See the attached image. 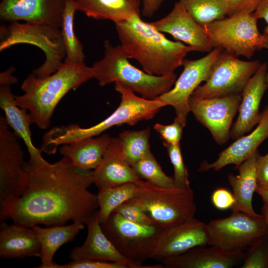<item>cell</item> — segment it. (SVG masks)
I'll return each instance as SVG.
<instances>
[{
  "label": "cell",
  "mask_w": 268,
  "mask_h": 268,
  "mask_svg": "<svg viewBox=\"0 0 268 268\" xmlns=\"http://www.w3.org/2000/svg\"><path fill=\"white\" fill-rule=\"evenodd\" d=\"M26 187L21 196L0 204V221L11 219L31 228L64 225L69 221L85 225L99 208L97 194L88 189L93 171L75 166L67 157L51 163L42 157L24 161Z\"/></svg>",
  "instance_id": "obj_1"
},
{
  "label": "cell",
  "mask_w": 268,
  "mask_h": 268,
  "mask_svg": "<svg viewBox=\"0 0 268 268\" xmlns=\"http://www.w3.org/2000/svg\"><path fill=\"white\" fill-rule=\"evenodd\" d=\"M115 24L121 45L129 59L136 60L148 74H173L187 55L195 51L181 42L169 40L140 15H134Z\"/></svg>",
  "instance_id": "obj_2"
},
{
  "label": "cell",
  "mask_w": 268,
  "mask_h": 268,
  "mask_svg": "<svg viewBox=\"0 0 268 268\" xmlns=\"http://www.w3.org/2000/svg\"><path fill=\"white\" fill-rule=\"evenodd\" d=\"M93 78L92 67L84 63L64 62L54 73L39 77L33 72L23 81L24 93L15 96L17 105L29 111L32 124L41 129L48 128L53 112L63 97Z\"/></svg>",
  "instance_id": "obj_3"
},
{
  "label": "cell",
  "mask_w": 268,
  "mask_h": 268,
  "mask_svg": "<svg viewBox=\"0 0 268 268\" xmlns=\"http://www.w3.org/2000/svg\"><path fill=\"white\" fill-rule=\"evenodd\" d=\"M115 89L121 95V100L118 108L108 117L86 128L76 124L54 127L46 133L48 145L56 150L63 144L97 136L113 126L123 124L133 126L141 121L152 119L161 108L166 106L159 97L153 99L140 97L119 83H115Z\"/></svg>",
  "instance_id": "obj_4"
},
{
  "label": "cell",
  "mask_w": 268,
  "mask_h": 268,
  "mask_svg": "<svg viewBox=\"0 0 268 268\" xmlns=\"http://www.w3.org/2000/svg\"><path fill=\"white\" fill-rule=\"evenodd\" d=\"M102 59L92 67L93 78L103 86L112 83H119L130 88L142 97L155 99L170 90L173 86L177 75H151L135 67L129 61V57L121 44L113 46L109 40L104 42Z\"/></svg>",
  "instance_id": "obj_5"
},
{
  "label": "cell",
  "mask_w": 268,
  "mask_h": 268,
  "mask_svg": "<svg viewBox=\"0 0 268 268\" xmlns=\"http://www.w3.org/2000/svg\"><path fill=\"white\" fill-rule=\"evenodd\" d=\"M136 183V194L130 200L142 207L156 225L166 228L195 217L197 206L191 188L159 187L141 179Z\"/></svg>",
  "instance_id": "obj_6"
},
{
  "label": "cell",
  "mask_w": 268,
  "mask_h": 268,
  "mask_svg": "<svg viewBox=\"0 0 268 268\" xmlns=\"http://www.w3.org/2000/svg\"><path fill=\"white\" fill-rule=\"evenodd\" d=\"M100 225L118 251L137 268H164L161 263L142 264L144 261L152 259L164 228L130 221L115 211Z\"/></svg>",
  "instance_id": "obj_7"
},
{
  "label": "cell",
  "mask_w": 268,
  "mask_h": 268,
  "mask_svg": "<svg viewBox=\"0 0 268 268\" xmlns=\"http://www.w3.org/2000/svg\"><path fill=\"white\" fill-rule=\"evenodd\" d=\"M0 31L1 52L20 43L34 45L43 51L45 61L33 71L37 77L50 75L64 62L66 54L60 29L47 25L13 21L7 26L1 25Z\"/></svg>",
  "instance_id": "obj_8"
},
{
  "label": "cell",
  "mask_w": 268,
  "mask_h": 268,
  "mask_svg": "<svg viewBox=\"0 0 268 268\" xmlns=\"http://www.w3.org/2000/svg\"><path fill=\"white\" fill-rule=\"evenodd\" d=\"M254 12L228 15L203 27L209 35L213 48H220L236 56L251 58L262 49L263 34L258 27Z\"/></svg>",
  "instance_id": "obj_9"
},
{
  "label": "cell",
  "mask_w": 268,
  "mask_h": 268,
  "mask_svg": "<svg viewBox=\"0 0 268 268\" xmlns=\"http://www.w3.org/2000/svg\"><path fill=\"white\" fill-rule=\"evenodd\" d=\"M261 64L258 60H241L222 50L213 63L205 83L198 86L192 97L210 98L241 94Z\"/></svg>",
  "instance_id": "obj_10"
},
{
  "label": "cell",
  "mask_w": 268,
  "mask_h": 268,
  "mask_svg": "<svg viewBox=\"0 0 268 268\" xmlns=\"http://www.w3.org/2000/svg\"><path fill=\"white\" fill-rule=\"evenodd\" d=\"M207 225L209 245L229 253H243L258 238L268 232V224L262 214L254 216L241 211L212 220Z\"/></svg>",
  "instance_id": "obj_11"
},
{
  "label": "cell",
  "mask_w": 268,
  "mask_h": 268,
  "mask_svg": "<svg viewBox=\"0 0 268 268\" xmlns=\"http://www.w3.org/2000/svg\"><path fill=\"white\" fill-rule=\"evenodd\" d=\"M220 48H214L206 56L196 60L184 59L183 70L177 78L173 88L159 96L166 106H172L176 114V119L184 126L190 112L189 100L195 90L202 81H205L211 67L220 53Z\"/></svg>",
  "instance_id": "obj_12"
},
{
  "label": "cell",
  "mask_w": 268,
  "mask_h": 268,
  "mask_svg": "<svg viewBox=\"0 0 268 268\" xmlns=\"http://www.w3.org/2000/svg\"><path fill=\"white\" fill-rule=\"evenodd\" d=\"M0 115V204L19 197L27 181L22 168L23 152L17 135Z\"/></svg>",
  "instance_id": "obj_13"
},
{
  "label": "cell",
  "mask_w": 268,
  "mask_h": 268,
  "mask_svg": "<svg viewBox=\"0 0 268 268\" xmlns=\"http://www.w3.org/2000/svg\"><path fill=\"white\" fill-rule=\"evenodd\" d=\"M241 94L210 98L191 97L189 108L196 119L210 132L219 144L227 141L233 118L238 111Z\"/></svg>",
  "instance_id": "obj_14"
},
{
  "label": "cell",
  "mask_w": 268,
  "mask_h": 268,
  "mask_svg": "<svg viewBox=\"0 0 268 268\" xmlns=\"http://www.w3.org/2000/svg\"><path fill=\"white\" fill-rule=\"evenodd\" d=\"M207 224L195 217L164 228L152 259L163 260L198 247L209 245Z\"/></svg>",
  "instance_id": "obj_15"
},
{
  "label": "cell",
  "mask_w": 268,
  "mask_h": 268,
  "mask_svg": "<svg viewBox=\"0 0 268 268\" xmlns=\"http://www.w3.org/2000/svg\"><path fill=\"white\" fill-rule=\"evenodd\" d=\"M66 0H2L0 18L5 21L23 20L61 29Z\"/></svg>",
  "instance_id": "obj_16"
},
{
  "label": "cell",
  "mask_w": 268,
  "mask_h": 268,
  "mask_svg": "<svg viewBox=\"0 0 268 268\" xmlns=\"http://www.w3.org/2000/svg\"><path fill=\"white\" fill-rule=\"evenodd\" d=\"M150 23L160 32L170 34L175 39L194 48L195 51L210 52L213 49L204 27L193 18L179 1L175 3L165 16Z\"/></svg>",
  "instance_id": "obj_17"
},
{
  "label": "cell",
  "mask_w": 268,
  "mask_h": 268,
  "mask_svg": "<svg viewBox=\"0 0 268 268\" xmlns=\"http://www.w3.org/2000/svg\"><path fill=\"white\" fill-rule=\"evenodd\" d=\"M267 69V63L261 64L241 94L239 115L230 131V137L232 139L236 140L250 131L261 119L260 106L268 88L266 81Z\"/></svg>",
  "instance_id": "obj_18"
},
{
  "label": "cell",
  "mask_w": 268,
  "mask_h": 268,
  "mask_svg": "<svg viewBox=\"0 0 268 268\" xmlns=\"http://www.w3.org/2000/svg\"><path fill=\"white\" fill-rule=\"evenodd\" d=\"M139 179L124 155L120 138L111 137L101 163L93 170V184L100 190L135 183Z\"/></svg>",
  "instance_id": "obj_19"
},
{
  "label": "cell",
  "mask_w": 268,
  "mask_h": 268,
  "mask_svg": "<svg viewBox=\"0 0 268 268\" xmlns=\"http://www.w3.org/2000/svg\"><path fill=\"white\" fill-rule=\"evenodd\" d=\"M268 138V105L262 113L261 119L256 128L249 134L242 136L221 151L217 159L209 163L203 162L198 171L210 169L218 171L224 167L234 164L236 168L257 151L260 145Z\"/></svg>",
  "instance_id": "obj_20"
},
{
  "label": "cell",
  "mask_w": 268,
  "mask_h": 268,
  "mask_svg": "<svg viewBox=\"0 0 268 268\" xmlns=\"http://www.w3.org/2000/svg\"><path fill=\"white\" fill-rule=\"evenodd\" d=\"M85 225L88 229L86 240L81 246L71 251L70 259L118 262L127 264L130 268H137L118 251L105 235L99 221L98 210L93 214Z\"/></svg>",
  "instance_id": "obj_21"
},
{
  "label": "cell",
  "mask_w": 268,
  "mask_h": 268,
  "mask_svg": "<svg viewBox=\"0 0 268 268\" xmlns=\"http://www.w3.org/2000/svg\"><path fill=\"white\" fill-rule=\"evenodd\" d=\"M194 248L160 262L164 268H231L244 257V253H229L212 245Z\"/></svg>",
  "instance_id": "obj_22"
},
{
  "label": "cell",
  "mask_w": 268,
  "mask_h": 268,
  "mask_svg": "<svg viewBox=\"0 0 268 268\" xmlns=\"http://www.w3.org/2000/svg\"><path fill=\"white\" fill-rule=\"evenodd\" d=\"M41 245L32 229L1 222L0 225V257L22 259L40 257Z\"/></svg>",
  "instance_id": "obj_23"
},
{
  "label": "cell",
  "mask_w": 268,
  "mask_h": 268,
  "mask_svg": "<svg viewBox=\"0 0 268 268\" xmlns=\"http://www.w3.org/2000/svg\"><path fill=\"white\" fill-rule=\"evenodd\" d=\"M0 107L5 113L8 126L17 136L23 140L29 153V159L43 157L41 149L35 147L32 141L30 126L32 122L29 112L17 105L15 96L12 93L10 85L0 86Z\"/></svg>",
  "instance_id": "obj_24"
},
{
  "label": "cell",
  "mask_w": 268,
  "mask_h": 268,
  "mask_svg": "<svg viewBox=\"0 0 268 268\" xmlns=\"http://www.w3.org/2000/svg\"><path fill=\"white\" fill-rule=\"evenodd\" d=\"M258 150L243 162L238 167L239 174L228 175V179L233 190L235 204L233 212L241 211L247 214L258 216L252 205L254 193L257 186L256 161Z\"/></svg>",
  "instance_id": "obj_25"
},
{
  "label": "cell",
  "mask_w": 268,
  "mask_h": 268,
  "mask_svg": "<svg viewBox=\"0 0 268 268\" xmlns=\"http://www.w3.org/2000/svg\"><path fill=\"white\" fill-rule=\"evenodd\" d=\"M84 224L73 222L68 225H56L42 228L36 225L31 227L41 245V264L38 268H56L53 261L57 251L64 244L72 242L79 232L84 229Z\"/></svg>",
  "instance_id": "obj_26"
},
{
  "label": "cell",
  "mask_w": 268,
  "mask_h": 268,
  "mask_svg": "<svg viewBox=\"0 0 268 268\" xmlns=\"http://www.w3.org/2000/svg\"><path fill=\"white\" fill-rule=\"evenodd\" d=\"M76 11L97 20H110L114 23L140 15L141 0H74Z\"/></svg>",
  "instance_id": "obj_27"
},
{
  "label": "cell",
  "mask_w": 268,
  "mask_h": 268,
  "mask_svg": "<svg viewBox=\"0 0 268 268\" xmlns=\"http://www.w3.org/2000/svg\"><path fill=\"white\" fill-rule=\"evenodd\" d=\"M111 139V137L107 134L87 137L61 145L59 152L80 168L95 170L101 163Z\"/></svg>",
  "instance_id": "obj_28"
},
{
  "label": "cell",
  "mask_w": 268,
  "mask_h": 268,
  "mask_svg": "<svg viewBox=\"0 0 268 268\" xmlns=\"http://www.w3.org/2000/svg\"><path fill=\"white\" fill-rule=\"evenodd\" d=\"M76 11L74 0H66L61 32L66 50L64 62L84 63L85 56L80 41L75 34L74 16Z\"/></svg>",
  "instance_id": "obj_29"
},
{
  "label": "cell",
  "mask_w": 268,
  "mask_h": 268,
  "mask_svg": "<svg viewBox=\"0 0 268 268\" xmlns=\"http://www.w3.org/2000/svg\"><path fill=\"white\" fill-rule=\"evenodd\" d=\"M136 183H128L118 186L99 190L97 194L99 223L105 222L121 204L136 194Z\"/></svg>",
  "instance_id": "obj_30"
},
{
  "label": "cell",
  "mask_w": 268,
  "mask_h": 268,
  "mask_svg": "<svg viewBox=\"0 0 268 268\" xmlns=\"http://www.w3.org/2000/svg\"><path fill=\"white\" fill-rule=\"evenodd\" d=\"M179 1L202 27L227 16L225 0H179Z\"/></svg>",
  "instance_id": "obj_31"
},
{
  "label": "cell",
  "mask_w": 268,
  "mask_h": 268,
  "mask_svg": "<svg viewBox=\"0 0 268 268\" xmlns=\"http://www.w3.org/2000/svg\"><path fill=\"white\" fill-rule=\"evenodd\" d=\"M149 127L140 131H125L119 134L124 155L131 166L149 153Z\"/></svg>",
  "instance_id": "obj_32"
},
{
  "label": "cell",
  "mask_w": 268,
  "mask_h": 268,
  "mask_svg": "<svg viewBox=\"0 0 268 268\" xmlns=\"http://www.w3.org/2000/svg\"><path fill=\"white\" fill-rule=\"evenodd\" d=\"M132 167L140 179H144L153 185L162 188L174 187L173 178L163 172L151 152Z\"/></svg>",
  "instance_id": "obj_33"
},
{
  "label": "cell",
  "mask_w": 268,
  "mask_h": 268,
  "mask_svg": "<svg viewBox=\"0 0 268 268\" xmlns=\"http://www.w3.org/2000/svg\"><path fill=\"white\" fill-rule=\"evenodd\" d=\"M241 268H268V232L258 238L248 248Z\"/></svg>",
  "instance_id": "obj_34"
},
{
  "label": "cell",
  "mask_w": 268,
  "mask_h": 268,
  "mask_svg": "<svg viewBox=\"0 0 268 268\" xmlns=\"http://www.w3.org/2000/svg\"><path fill=\"white\" fill-rule=\"evenodd\" d=\"M174 169V186L178 188L190 189L189 174L184 164L180 143L172 144L163 142Z\"/></svg>",
  "instance_id": "obj_35"
},
{
  "label": "cell",
  "mask_w": 268,
  "mask_h": 268,
  "mask_svg": "<svg viewBox=\"0 0 268 268\" xmlns=\"http://www.w3.org/2000/svg\"><path fill=\"white\" fill-rule=\"evenodd\" d=\"M114 211L134 223L144 225L156 224L143 209L131 200L123 203Z\"/></svg>",
  "instance_id": "obj_36"
},
{
  "label": "cell",
  "mask_w": 268,
  "mask_h": 268,
  "mask_svg": "<svg viewBox=\"0 0 268 268\" xmlns=\"http://www.w3.org/2000/svg\"><path fill=\"white\" fill-rule=\"evenodd\" d=\"M184 127L180 122L175 119L174 122L170 125L157 123L154 125V129L159 134L163 142L176 144L180 143Z\"/></svg>",
  "instance_id": "obj_37"
},
{
  "label": "cell",
  "mask_w": 268,
  "mask_h": 268,
  "mask_svg": "<svg viewBox=\"0 0 268 268\" xmlns=\"http://www.w3.org/2000/svg\"><path fill=\"white\" fill-rule=\"evenodd\" d=\"M56 268H130L121 263L106 261L82 260H75L64 265L58 264Z\"/></svg>",
  "instance_id": "obj_38"
},
{
  "label": "cell",
  "mask_w": 268,
  "mask_h": 268,
  "mask_svg": "<svg viewBox=\"0 0 268 268\" xmlns=\"http://www.w3.org/2000/svg\"><path fill=\"white\" fill-rule=\"evenodd\" d=\"M227 15L253 13L263 0H225Z\"/></svg>",
  "instance_id": "obj_39"
},
{
  "label": "cell",
  "mask_w": 268,
  "mask_h": 268,
  "mask_svg": "<svg viewBox=\"0 0 268 268\" xmlns=\"http://www.w3.org/2000/svg\"><path fill=\"white\" fill-rule=\"evenodd\" d=\"M211 201L213 205L220 210L232 208L236 202L233 194L224 188L217 189L213 192Z\"/></svg>",
  "instance_id": "obj_40"
},
{
  "label": "cell",
  "mask_w": 268,
  "mask_h": 268,
  "mask_svg": "<svg viewBox=\"0 0 268 268\" xmlns=\"http://www.w3.org/2000/svg\"><path fill=\"white\" fill-rule=\"evenodd\" d=\"M257 187L268 190V153L258 154L256 161Z\"/></svg>",
  "instance_id": "obj_41"
},
{
  "label": "cell",
  "mask_w": 268,
  "mask_h": 268,
  "mask_svg": "<svg viewBox=\"0 0 268 268\" xmlns=\"http://www.w3.org/2000/svg\"><path fill=\"white\" fill-rule=\"evenodd\" d=\"M166 0H142L141 13L146 17L153 16Z\"/></svg>",
  "instance_id": "obj_42"
},
{
  "label": "cell",
  "mask_w": 268,
  "mask_h": 268,
  "mask_svg": "<svg viewBox=\"0 0 268 268\" xmlns=\"http://www.w3.org/2000/svg\"><path fill=\"white\" fill-rule=\"evenodd\" d=\"M255 14L258 19H263L267 23L263 34L268 35V0H263L258 6Z\"/></svg>",
  "instance_id": "obj_43"
},
{
  "label": "cell",
  "mask_w": 268,
  "mask_h": 268,
  "mask_svg": "<svg viewBox=\"0 0 268 268\" xmlns=\"http://www.w3.org/2000/svg\"><path fill=\"white\" fill-rule=\"evenodd\" d=\"M15 68L13 67H10L7 70L1 72L0 74V84L5 85H11L17 81V78L12 75L14 71Z\"/></svg>",
  "instance_id": "obj_44"
},
{
  "label": "cell",
  "mask_w": 268,
  "mask_h": 268,
  "mask_svg": "<svg viewBox=\"0 0 268 268\" xmlns=\"http://www.w3.org/2000/svg\"><path fill=\"white\" fill-rule=\"evenodd\" d=\"M255 192L261 197L264 203L268 206V190L257 186Z\"/></svg>",
  "instance_id": "obj_45"
},
{
  "label": "cell",
  "mask_w": 268,
  "mask_h": 268,
  "mask_svg": "<svg viewBox=\"0 0 268 268\" xmlns=\"http://www.w3.org/2000/svg\"><path fill=\"white\" fill-rule=\"evenodd\" d=\"M263 40L262 44V49L265 48L268 50V35L263 34ZM266 81L268 84V71L266 75Z\"/></svg>",
  "instance_id": "obj_46"
},
{
  "label": "cell",
  "mask_w": 268,
  "mask_h": 268,
  "mask_svg": "<svg viewBox=\"0 0 268 268\" xmlns=\"http://www.w3.org/2000/svg\"><path fill=\"white\" fill-rule=\"evenodd\" d=\"M262 214L268 224V206L265 203L262 207Z\"/></svg>",
  "instance_id": "obj_47"
}]
</instances>
